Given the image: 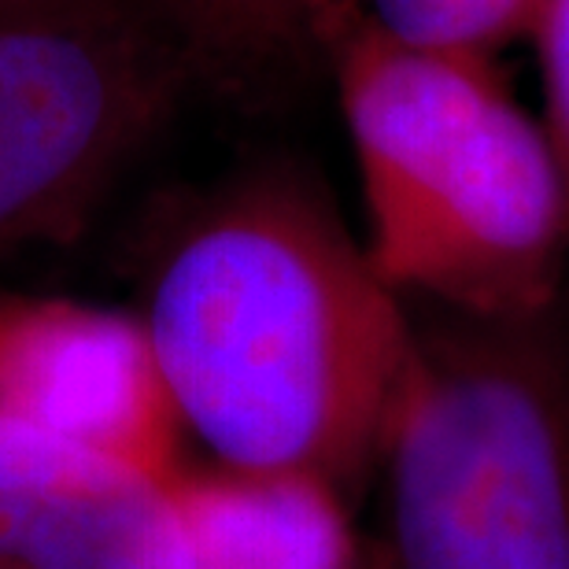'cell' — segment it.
Returning <instances> with one entry per match:
<instances>
[{
	"instance_id": "cell-9",
	"label": "cell",
	"mask_w": 569,
	"mask_h": 569,
	"mask_svg": "<svg viewBox=\"0 0 569 569\" xmlns=\"http://www.w3.org/2000/svg\"><path fill=\"white\" fill-rule=\"evenodd\" d=\"M532 44L540 56V82H543V127L559 156L566 197H569V0H548L543 16L532 30ZM566 311H569V284H566Z\"/></svg>"
},
{
	"instance_id": "cell-8",
	"label": "cell",
	"mask_w": 569,
	"mask_h": 569,
	"mask_svg": "<svg viewBox=\"0 0 569 569\" xmlns=\"http://www.w3.org/2000/svg\"><path fill=\"white\" fill-rule=\"evenodd\" d=\"M548 0H359V16L389 38L422 49L496 56L532 38Z\"/></svg>"
},
{
	"instance_id": "cell-10",
	"label": "cell",
	"mask_w": 569,
	"mask_h": 569,
	"mask_svg": "<svg viewBox=\"0 0 569 569\" xmlns=\"http://www.w3.org/2000/svg\"><path fill=\"white\" fill-rule=\"evenodd\" d=\"M4 4H41V0H0V8ZM89 4H122V8H144V11H159V16H167L163 0H89Z\"/></svg>"
},
{
	"instance_id": "cell-11",
	"label": "cell",
	"mask_w": 569,
	"mask_h": 569,
	"mask_svg": "<svg viewBox=\"0 0 569 569\" xmlns=\"http://www.w3.org/2000/svg\"><path fill=\"white\" fill-rule=\"evenodd\" d=\"M226 4L237 8V4H267V0H226Z\"/></svg>"
},
{
	"instance_id": "cell-3",
	"label": "cell",
	"mask_w": 569,
	"mask_h": 569,
	"mask_svg": "<svg viewBox=\"0 0 569 569\" xmlns=\"http://www.w3.org/2000/svg\"><path fill=\"white\" fill-rule=\"evenodd\" d=\"M385 429L392 569H569V311L418 322Z\"/></svg>"
},
{
	"instance_id": "cell-7",
	"label": "cell",
	"mask_w": 569,
	"mask_h": 569,
	"mask_svg": "<svg viewBox=\"0 0 569 569\" xmlns=\"http://www.w3.org/2000/svg\"><path fill=\"white\" fill-rule=\"evenodd\" d=\"M170 492L189 569H362L345 488L315 473L181 466Z\"/></svg>"
},
{
	"instance_id": "cell-6",
	"label": "cell",
	"mask_w": 569,
	"mask_h": 569,
	"mask_svg": "<svg viewBox=\"0 0 569 569\" xmlns=\"http://www.w3.org/2000/svg\"><path fill=\"white\" fill-rule=\"evenodd\" d=\"M170 481L0 429V569H189Z\"/></svg>"
},
{
	"instance_id": "cell-1",
	"label": "cell",
	"mask_w": 569,
	"mask_h": 569,
	"mask_svg": "<svg viewBox=\"0 0 569 569\" xmlns=\"http://www.w3.org/2000/svg\"><path fill=\"white\" fill-rule=\"evenodd\" d=\"M141 326L181 429L214 462L337 488L378 466L418 337L333 203L281 170L181 226Z\"/></svg>"
},
{
	"instance_id": "cell-5",
	"label": "cell",
	"mask_w": 569,
	"mask_h": 569,
	"mask_svg": "<svg viewBox=\"0 0 569 569\" xmlns=\"http://www.w3.org/2000/svg\"><path fill=\"white\" fill-rule=\"evenodd\" d=\"M0 429L174 477L181 418L141 318L67 296L0 292Z\"/></svg>"
},
{
	"instance_id": "cell-2",
	"label": "cell",
	"mask_w": 569,
	"mask_h": 569,
	"mask_svg": "<svg viewBox=\"0 0 569 569\" xmlns=\"http://www.w3.org/2000/svg\"><path fill=\"white\" fill-rule=\"evenodd\" d=\"M337 97L373 270L407 303L537 318L566 303L569 197L543 119L492 56L403 44L359 11L337 22Z\"/></svg>"
},
{
	"instance_id": "cell-4",
	"label": "cell",
	"mask_w": 569,
	"mask_h": 569,
	"mask_svg": "<svg viewBox=\"0 0 569 569\" xmlns=\"http://www.w3.org/2000/svg\"><path fill=\"white\" fill-rule=\"evenodd\" d=\"M181 56L159 11L0 8V256L63 237L170 116Z\"/></svg>"
}]
</instances>
